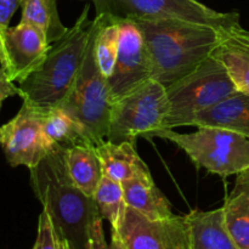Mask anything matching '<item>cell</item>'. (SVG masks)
<instances>
[{"label": "cell", "mask_w": 249, "mask_h": 249, "mask_svg": "<svg viewBox=\"0 0 249 249\" xmlns=\"http://www.w3.org/2000/svg\"><path fill=\"white\" fill-rule=\"evenodd\" d=\"M65 150L56 147L36 167L29 169L36 198L48 212L56 232L70 249H90L100 215L94 198L71 180Z\"/></svg>", "instance_id": "obj_1"}, {"label": "cell", "mask_w": 249, "mask_h": 249, "mask_svg": "<svg viewBox=\"0 0 249 249\" xmlns=\"http://www.w3.org/2000/svg\"><path fill=\"white\" fill-rule=\"evenodd\" d=\"M131 22L145 41L152 78L165 88L211 57L223 36V32L213 27L181 19Z\"/></svg>", "instance_id": "obj_2"}, {"label": "cell", "mask_w": 249, "mask_h": 249, "mask_svg": "<svg viewBox=\"0 0 249 249\" xmlns=\"http://www.w3.org/2000/svg\"><path fill=\"white\" fill-rule=\"evenodd\" d=\"M87 4L67 33L51 44L45 60L18 83L22 101L38 108L58 107L70 92L87 53L92 19Z\"/></svg>", "instance_id": "obj_3"}, {"label": "cell", "mask_w": 249, "mask_h": 249, "mask_svg": "<svg viewBox=\"0 0 249 249\" xmlns=\"http://www.w3.org/2000/svg\"><path fill=\"white\" fill-rule=\"evenodd\" d=\"M167 90L169 112L163 129L189 126L201 112L211 108L237 91L220 61L211 56L194 72L177 80Z\"/></svg>", "instance_id": "obj_4"}, {"label": "cell", "mask_w": 249, "mask_h": 249, "mask_svg": "<svg viewBox=\"0 0 249 249\" xmlns=\"http://www.w3.org/2000/svg\"><path fill=\"white\" fill-rule=\"evenodd\" d=\"M155 138L181 148L197 168L220 178L238 175L249 169V139L220 128L201 126L195 133L181 134L160 129Z\"/></svg>", "instance_id": "obj_5"}, {"label": "cell", "mask_w": 249, "mask_h": 249, "mask_svg": "<svg viewBox=\"0 0 249 249\" xmlns=\"http://www.w3.org/2000/svg\"><path fill=\"white\" fill-rule=\"evenodd\" d=\"M96 23L92 19L87 53L79 73L60 108L77 119L89 133L95 147L107 140L112 102L107 78L95 56Z\"/></svg>", "instance_id": "obj_6"}, {"label": "cell", "mask_w": 249, "mask_h": 249, "mask_svg": "<svg viewBox=\"0 0 249 249\" xmlns=\"http://www.w3.org/2000/svg\"><path fill=\"white\" fill-rule=\"evenodd\" d=\"M168 112L165 87L151 78L112 105L107 141L135 145L139 138L151 140L163 129Z\"/></svg>", "instance_id": "obj_7"}, {"label": "cell", "mask_w": 249, "mask_h": 249, "mask_svg": "<svg viewBox=\"0 0 249 249\" xmlns=\"http://www.w3.org/2000/svg\"><path fill=\"white\" fill-rule=\"evenodd\" d=\"M96 14H106L116 21L181 19L229 31L240 23L238 12H220L199 0H92Z\"/></svg>", "instance_id": "obj_8"}, {"label": "cell", "mask_w": 249, "mask_h": 249, "mask_svg": "<svg viewBox=\"0 0 249 249\" xmlns=\"http://www.w3.org/2000/svg\"><path fill=\"white\" fill-rule=\"evenodd\" d=\"M51 44L43 29L19 22L0 26V68L14 83H21L45 60Z\"/></svg>", "instance_id": "obj_9"}, {"label": "cell", "mask_w": 249, "mask_h": 249, "mask_svg": "<svg viewBox=\"0 0 249 249\" xmlns=\"http://www.w3.org/2000/svg\"><path fill=\"white\" fill-rule=\"evenodd\" d=\"M0 146L11 167H36L53 151L44 138L40 109L23 102L18 113L0 126Z\"/></svg>", "instance_id": "obj_10"}, {"label": "cell", "mask_w": 249, "mask_h": 249, "mask_svg": "<svg viewBox=\"0 0 249 249\" xmlns=\"http://www.w3.org/2000/svg\"><path fill=\"white\" fill-rule=\"evenodd\" d=\"M118 22V53L107 79L112 105L152 78L150 56L139 28L131 21Z\"/></svg>", "instance_id": "obj_11"}, {"label": "cell", "mask_w": 249, "mask_h": 249, "mask_svg": "<svg viewBox=\"0 0 249 249\" xmlns=\"http://www.w3.org/2000/svg\"><path fill=\"white\" fill-rule=\"evenodd\" d=\"M116 231L128 249H190L186 215L151 220L128 207Z\"/></svg>", "instance_id": "obj_12"}, {"label": "cell", "mask_w": 249, "mask_h": 249, "mask_svg": "<svg viewBox=\"0 0 249 249\" xmlns=\"http://www.w3.org/2000/svg\"><path fill=\"white\" fill-rule=\"evenodd\" d=\"M212 56L223 63L238 91L249 95V31L238 24L223 32Z\"/></svg>", "instance_id": "obj_13"}, {"label": "cell", "mask_w": 249, "mask_h": 249, "mask_svg": "<svg viewBox=\"0 0 249 249\" xmlns=\"http://www.w3.org/2000/svg\"><path fill=\"white\" fill-rule=\"evenodd\" d=\"M191 126L220 128L249 139V95L236 91L192 119Z\"/></svg>", "instance_id": "obj_14"}, {"label": "cell", "mask_w": 249, "mask_h": 249, "mask_svg": "<svg viewBox=\"0 0 249 249\" xmlns=\"http://www.w3.org/2000/svg\"><path fill=\"white\" fill-rule=\"evenodd\" d=\"M126 207L135 209L151 220L172 218V204L157 187L152 175H141L123 184Z\"/></svg>", "instance_id": "obj_15"}, {"label": "cell", "mask_w": 249, "mask_h": 249, "mask_svg": "<svg viewBox=\"0 0 249 249\" xmlns=\"http://www.w3.org/2000/svg\"><path fill=\"white\" fill-rule=\"evenodd\" d=\"M190 249H240L231 238L224 223L223 208L186 214Z\"/></svg>", "instance_id": "obj_16"}, {"label": "cell", "mask_w": 249, "mask_h": 249, "mask_svg": "<svg viewBox=\"0 0 249 249\" xmlns=\"http://www.w3.org/2000/svg\"><path fill=\"white\" fill-rule=\"evenodd\" d=\"M95 148L101 160L104 175L121 184L133 178L151 174L147 164L138 155L133 143H114L106 140Z\"/></svg>", "instance_id": "obj_17"}, {"label": "cell", "mask_w": 249, "mask_h": 249, "mask_svg": "<svg viewBox=\"0 0 249 249\" xmlns=\"http://www.w3.org/2000/svg\"><path fill=\"white\" fill-rule=\"evenodd\" d=\"M44 138L53 150L74 146H95L87 129L60 107L39 108Z\"/></svg>", "instance_id": "obj_18"}, {"label": "cell", "mask_w": 249, "mask_h": 249, "mask_svg": "<svg viewBox=\"0 0 249 249\" xmlns=\"http://www.w3.org/2000/svg\"><path fill=\"white\" fill-rule=\"evenodd\" d=\"M232 191L221 207L224 223L240 249H249V169L236 175Z\"/></svg>", "instance_id": "obj_19"}, {"label": "cell", "mask_w": 249, "mask_h": 249, "mask_svg": "<svg viewBox=\"0 0 249 249\" xmlns=\"http://www.w3.org/2000/svg\"><path fill=\"white\" fill-rule=\"evenodd\" d=\"M65 160L68 175L75 186L89 197H94L104 177L101 160L95 146H74L66 148Z\"/></svg>", "instance_id": "obj_20"}, {"label": "cell", "mask_w": 249, "mask_h": 249, "mask_svg": "<svg viewBox=\"0 0 249 249\" xmlns=\"http://www.w3.org/2000/svg\"><path fill=\"white\" fill-rule=\"evenodd\" d=\"M21 22L34 24L43 29L49 43L53 44L67 33L57 7V0H21Z\"/></svg>", "instance_id": "obj_21"}, {"label": "cell", "mask_w": 249, "mask_h": 249, "mask_svg": "<svg viewBox=\"0 0 249 249\" xmlns=\"http://www.w3.org/2000/svg\"><path fill=\"white\" fill-rule=\"evenodd\" d=\"M95 56L102 74L108 79L113 72L119 48V22L106 14H96Z\"/></svg>", "instance_id": "obj_22"}, {"label": "cell", "mask_w": 249, "mask_h": 249, "mask_svg": "<svg viewBox=\"0 0 249 249\" xmlns=\"http://www.w3.org/2000/svg\"><path fill=\"white\" fill-rule=\"evenodd\" d=\"M92 198L101 218L108 221L111 229L117 230L121 226L128 208L124 198L123 185L104 175Z\"/></svg>", "instance_id": "obj_23"}, {"label": "cell", "mask_w": 249, "mask_h": 249, "mask_svg": "<svg viewBox=\"0 0 249 249\" xmlns=\"http://www.w3.org/2000/svg\"><path fill=\"white\" fill-rule=\"evenodd\" d=\"M33 249H70L62 238L57 235L50 215L45 209H43L39 215L38 233Z\"/></svg>", "instance_id": "obj_24"}, {"label": "cell", "mask_w": 249, "mask_h": 249, "mask_svg": "<svg viewBox=\"0 0 249 249\" xmlns=\"http://www.w3.org/2000/svg\"><path fill=\"white\" fill-rule=\"evenodd\" d=\"M90 249H128V247L123 242L119 233L113 229H111V242H109V245H107L106 240H105L102 221H100L94 230Z\"/></svg>", "instance_id": "obj_25"}, {"label": "cell", "mask_w": 249, "mask_h": 249, "mask_svg": "<svg viewBox=\"0 0 249 249\" xmlns=\"http://www.w3.org/2000/svg\"><path fill=\"white\" fill-rule=\"evenodd\" d=\"M18 7H21V0H0V26H9Z\"/></svg>", "instance_id": "obj_26"}, {"label": "cell", "mask_w": 249, "mask_h": 249, "mask_svg": "<svg viewBox=\"0 0 249 249\" xmlns=\"http://www.w3.org/2000/svg\"><path fill=\"white\" fill-rule=\"evenodd\" d=\"M19 94V90L17 85H15L14 82L6 77L4 71L0 68V109H1L2 104L6 99L12 96H16Z\"/></svg>", "instance_id": "obj_27"}]
</instances>
